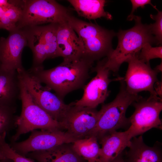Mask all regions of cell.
I'll use <instances>...</instances> for the list:
<instances>
[{"instance_id": "6da1fadb", "label": "cell", "mask_w": 162, "mask_h": 162, "mask_svg": "<svg viewBox=\"0 0 162 162\" xmlns=\"http://www.w3.org/2000/svg\"><path fill=\"white\" fill-rule=\"evenodd\" d=\"M93 63L82 58L73 61H63L58 65L48 70H44L43 67L31 68L28 71L63 100L70 92L83 88L89 77V71Z\"/></svg>"}, {"instance_id": "7a4b0ae2", "label": "cell", "mask_w": 162, "mask_h": 162, "mask_svg": "<svg viewBox=\"0 0 162 162\" xmlns=\"http://www.w3.org/2000/svg\"><path fill=\"white\" fill-rule=\"evenodd\" d=\"M133 20L135 22L133 27L127 30H120L116 34L118 39L117 46L105 58L104 67L109 71L117 72L123 63L138 55L147 44H157L149 25L142 24L140 16L134 15Z\"/></svg>"}, {"instance_id": "3957f363", "label": "cell", "mask_w": 162, "mask_h": 162, "mask_svg": "<svg viewBox=\"0 0 162 162\" xmlns=\"http://www.w3.org/2000/svg\"><path fill=\"white\" fill-rule=\"evenodd\" d=\"M120 81L119 92L113 101L102 105L97 124L86 137L94 136L98 140L109 133L130 126L129 118L125 116L126 110L129 106L142 97L127 91L123 78Z\"/></svg>"}, {"instance_id": "277c9868", "label": "cell", "mask_w": 162, "mask_h": 162, "mask_svg": "<svg viewBox=\"0 0 162 162\" xmlns=\"http://www.w3.org/2000/svg\"><path fill=\"white\" fill-rule=\"evenodd\" d=\"M66 20L82 43V58L94 62L107 57L113 50L112 40L116 34L113 31L80 19L71 14Z\"/></svg>"}, {"instance_id": "5b68a950", "label": "cell", "mask_w": 162, "mask_h": 162, "mask_svg": "<svg viewBox=\"0 0 162 162\" xmlns=\"http://www.w3.org/2000/svg\"><path fill=\"white\" fill-rule=\"evenodd\" d=\"M20 100L22 102L21 112L17 116L16 132L12 136L10 142H16L22 135L37 129L64 130L62 123L52 119L34 102L21 80Z\"/></svg>"}, {"instance_id": "8992f818", "label": "cell", "mask_w": 162, "mask_h": 162, "mask_svg": "<svg viewBox=\"0 0 162 162\" xmlns=\"http://www.w3.org/2000/svg\"><path fill=\"white\" fill-rule=\"evenodd\" d=\"M17 71L34 102L52 119L63 124L73 103L65 104L63 99L51 92V90L46 86H42L24 68Z\"/></svg>"}, {"instance_id": "52a82bcc", "label": "cell", "mask_w": 162, "mask_h": 162, "mask_svg": "<svg viewBox=\"0 0 162 162\" xmlns=\"http://www.w3.org/2000/svg\"><path fill=\"white\" fill-rule=\"evenodd\" d=\"M22 17L16 28L44 23H59L71 14L68 9L53 0H22Z\"/></svg>"}, {"instance_id": "ba28073f", "label": "cell", "mask_w": 162, "mask_h": 162, "mask_svg": "<svg viewBox=\"0 0 162 162\" xmlns=\"http://www.w3.org/2000/svg\"><path fill=\"white\" fill-rule=\"evenodd\" d=\"M132 105L135 110L129 117L130 125L126 130L130 140L152 128L162 129L159 117L162 110V99L151 96L147 98L142 97Z\"/></svg>"}, {"instance_id": "9c48e42d", "label": "cell", "mask_w": 162, "mask_h": 162, "mask_svg": "<svg viewBox=\"0 0 162 162\" xmlns=\"http://www.w3.org/2000/svg\"><path fill=\"white\" fill-rule=\"evenodd\" d=\"M76 140L63 130H34L26 140L10 142L9 145L18 153L26 156L30 152L49 150L63 143H73Z\"/></svg>"}, {"instance_id": "30bf717a", "label": "cell", "mask_w": 162, "mask_h": 162, "mask_svg": "<svg viewBox=\"0 0 162 162\" xmlns=\"http://www.w3.org/2000/svg\"><path fill=\"white\" fill-rule=\"evenodd\" d=\"M137 55L130 58L127 61L128 67L123 80L127 91L137 94L143 91H148L151 96L157 98L154 86L158 80L159 73L152 69L149 64L143 63L138 58Z\"/></svg>"}, {"instance_id": "8fae6325", "label": "cell", "mask_w": 162, "mask_h": 162, "mask_svg": "<svg viewBox=\"0 0 162 162\" xmlns=\"http://www.w3.org/2000/svg\"><path fill=\"white\" fill-rule=\"evenodd\" d=\"M105 58L98 62L96 65L92 68V71L96 72V75L83 88L82 97L79 100L73 102L74 105L92 108H96L101 104H103L109 95L108 87L109 84L113 81H120L123 77L115 79L109 78L110 71L104 66Z\"/></svg>"}, {"instance_id": "7c38bea8", "label": "cell", "mask_w": 162, "mask_h": 162, "mask_svg": "<svg viewBox=\"0 0 162 162\" xmlns=\"http://www.w3.org/2000/svg\"><path fill=\"white\" fill-rule=\"evenodd\" d=\"M73 104L63 123L64 129L77 140L85 138L96 124L100 111Z\"/></svg>"}, {"instance_id": "4fadbf2b", "label": "cell", "mask_w": 162, "mask_h": 162, "mask_svg": "<svg viewBox=\"0 0 162 162\" xmlns=\"http://www.w3.org/2000/svg\"><path fill=\"white\" fill-rule=\"evenodd\" d=\"M26 46L27 39L22 29L16 28L10 32L6 38H0V67L16 70L23 68L22 55Z\"/></svg>"}, {"instance_id": "5bb4252c", "label": "cell", "mask_w": 162, "mask_h": 162, "mask_svg": "<svg viewBox=\"0 0 162 162\" xmlns=\"http://www.w3.org/2000/svg\"><path fill=\"white\" fill-rule=\"evenodd\" d=\"M57 41L60 57L70 61L82 58L83 46L78 35L66 20L58 23Z\"/></svg>"}, {"instance_id": "9a60e30c", "label": "cell", "mask_w": 162, "mask_h": 162, "mask_svg": "<svg viewBox=\"0 0 162 162\" xmlns=\"http://www.w3.org/2000/svg\"><path fill=\"white\" fill-rule=\"evenodd\" d=\"M21 80L17 70L0 67V105L16 107L20 99Z\"/></svg>"}, {"instance_id": "2e32d148", "label": "cell", "mask_w": 162, "mask_h": 162, "mask_svg": "<svg viewBox=\"0 0 162 162\" xmlns=\"http://www.w3.org/2000/svg\"><path fill=\"white\" fill-rule=\"evenodd\" d=\"M130 140L126 131H114L104 135L98 141L101 145L98 162H110L129 147Z\"/></svg>"}, {"instance_id": "e0dca14e", "label": "cell", "mask_w": 162, "mask_h": 162, "mask_svg": "<svg viewBox=\"0 0 162 162\" xmlns=\"http://www.w3.org/2000/svg\"><path fill=\"white\" fill-rule=\"evenodd\" d=\"M126 154V162H162L161 144L157 142L152 147L144 142L142 135L133 138Z\"/></svg>"}, {"instance_id": "ac0fdd59", "label": "cell", "mask_w": 162, "mask_h": 162, "mask_svg": "<svg viewBox=\"0 0 162 162\" xmlns=\"http://www.w3.org/2000/svg\"><path fill=\"white\" fill-rule=\"evenodd\" d=\"M72 143H64L49 150L30 152L25 156L38 162H85L74 150Z\"/></svg>"}, {"instance_id": "d6986e66", "label": "cell", "mask_w": 162, "mask_h": 162, "mask_svg": "<svg viewBox=\"0 0 162 162\" xmlns=\"http://www.w3.org/2000/svg\"><path fill=\"white\" fill-rule=\"evenodd\" d=\"M21 29L26 35L27 46L31 49L33 53V63L31 68L43 67V62L47 59V57L41 36V26L27 27Z\"/></svg>"}, {"instance_id": "ffe728a7", "label": "cell", "mask_w": 162, "mask_h": 162, "mask_svg": "<svg viewBox=\"0 0 162 162\" xmlns=\"http://www.w3.org/2000/svg\"><path fill=\"white\" fill-rule=\"evenodd\" d=\"M80 16L87 19L95 20L104 17L112 20L110 14L104 10L106 1L104 0H68Z\"/></svg>"}, {"instance_id": "44dd1931", "label": "cell", "mask_w": 162, "mask_h": 162, "mask_svg": "<svg viewBox=\"0 0 162 162\" xmlns=\"http://www.w3.org/2000/svg\"><path fill=\"white\" fill-rule=\"evenodd\" d=\"M96 137L91 136L78 139L72 143L73 149L87 162H98L100 148Z\"/></svg>"}, {"instance_id": "7402d4cb", "label": "cell", "mask_w": 162, "mask_h": 162, "mask_svg": "<svg viewBox=\"0 0 162 162\" xmlns=\"http://www.w3.org/2000/svg\"><path fill=\"white\" fill-rule=\"evenodd\" d=\"M58 23H50L41 26V34L47 59L60 57L58 48L57 32Z\"/></svg>"}, {"instance_id": "603a6c76", "label": "cell", "mask_w": 162, "mask_h": 162, "mask_svg": "<svg viewBox=\"0 0 162 162\" xmlns=\"http://www.w3.org/2000/svg\"><path fill=\"white\" fill-rule=\"evenodd\" d=\"M16 107L0 105V136L16 128Z\"/></svg>"}, {"instance_id": "cb8c5ba5", "label": "cell", "mask_w": 162, "mask_h": 162, "mask_svg": "<svg viewBox=\"0 0 162 162\" xmlns=\"http://www.w3.org/2000/svg\"><path fill=\"white\" fill-rule=\"evenodd\" d=\"M6 133L0 136V159H8L13 162H36L16 152L5 141Z\"/></svg>"}, {"instance_id": "d4e9b609", "label": "cell", "mask_w": 162, "mask_h": 162, "mask_svg": "<svg viewBox=\"0 0 162 162\" xmlns=\"http://www.w3.org/2000/svg\"><path fill=\"white\" fill-rule=\"evenodd\" d=\"M138 59L141 62L149 64L150 60L157 58H162V46L152 47L149 43L146 44L137 55Z\"/></svg>"}, {"instance_id": "484cf974", "label": "cell", "mask_w": 162, "mask_h": 162, "mask_svg": "<svg viewBox=\"0 0 162 162\" xmlns=\"http://www.w3.org/2000/svg\"><path fill=\"white\" fill-rule=\"evenodd\" d=\"M156 15H150L151 18L155 20V22L149 25L151 32L154 35L157 45L162 43V12L158 10Z\"/></svg>"}, {"instance_id": "4316f807", "label": "cell", "mask_w": 162, "mask_h": 162, "mask_svg": "<svg viewBox=\"0 0 162 162\" xmlns=\"http://www.w3.org/2000/svg\"><path fill=\"white\" fill-rule=\"evenodd\" d=\"M130 2L132 4V9L130 14L127 17L128 20L131 21L133 20L134 16V13L135 11L138 8L140 7L144 8L145 5L146 4H150L157 11L158 10L156 6L154 5L150 0H131Z\"/></svg>"}, {"instance_id": "83f0119b", "label": "cell", "mask_w": 162, "mask_h": 162, "mask_svg": "<svg viewBox=\"0 0 162 162\" xmlns=\"http://www.w3.org/2000/svg\"><path fill=\"white\" fill-rule=\"evenodd\" d=\"M162 82L158 81L154 86V90L159 97L162 99Z\"/></svg>"}, {"instance_id": "f1b7e54d", "label": "cell", "mask_w": 162, "mask_h": 162, "mask_svg": "<svg viewBox=\"0 0 162 162\" xmlns=\"http://www.w3.org/2000/svg\"><path fill=\"white\" fill-rule=\"evenodd\" d=\"M122 153L123 152L110 162H126L123 158Z\"/></svg>"}, {"instance_id": "f546056e", "label": "cell", "mask_w": 162, "mask_h": 162, "mask_svg": "<svg viewBox=\"0 0 162 162\" xmlns=\"http://www.w3.org/2000/svg\"><path fill=\"white\" fill-rule=\"evenodd\" d=\"M9 3V0H0V7L6 6L8 5Z\"/></svg>"}, {"instance_id": "4dcf8cb0", "label": "cell", "mask_w": 162, "mask_h": 162, "mask_svg": "<svg viewBox=\"0 0 162 162\" xmlns=\"http://www.w3.org/2000/svg\"><path fill=\"white\" fill-rule=\"evenodd\" d=\"M6 6L4 7H0V20L4 13L5 8Z\"/></svg>"}, {"instance_id": "1f68e13d", "label": "cell", "mask_w": 162, "mask_h": 162, "mask_svg": "<svg viewBox=\"0 0 162 162\" xmlns=\"http://www.w3.org/2000/svg\"><path fill=\"white\" fill-rule=\"evenodd\" d=\"M162 64L161 62V63L160 64L157 66L154 69L158 71V72H159L162 71Z\"/></svg>"}, {"instance_id": "d6a6232c", "label": "cell", "mask_w": 162, "mask_h": 162, "mask_svg": "<svg viewBox=\"0 0 162 162\" xmlns=\"http://www.w3.org/2000/svg\"><path fill=\"white\" fill-rule=\"evenodd\" d=\"M0 162H13L12 160L8 159H0Z\"/></svg>"}]
</instances>
